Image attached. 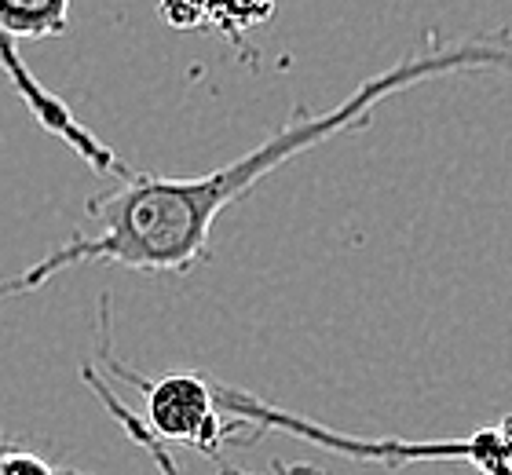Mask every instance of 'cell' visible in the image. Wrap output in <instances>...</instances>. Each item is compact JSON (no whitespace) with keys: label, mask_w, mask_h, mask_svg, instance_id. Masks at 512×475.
<instances>
[{"label":"cell","mask_w":512,"mask_h":475,"mask_svg":"<svg viewBox=\"0 0 512 475\" xmlns=\"http://www.w3.org/2000/svg\"><path fill=\"white\" fill-rule=\"evenodd\" d=\"M480 70L512 74L509 26L472 33V37H439L432 30L414 52H406L381 74L359 81V88L344 95L341 103L319 114L297 106L286 125H278L242 158L227 161L205 176L169 180V176H147L132 169L128 176H121V187L85 201V216L96 220V231H74L26 271L0 278V304L37 293L77 264H114L139 275H191L213 260V227L220 212L253 194L256 183L267 180L271 172L352 128H366L388 95H399L421 81L480 74Z\"/></svg>","instance_id":"cell-1"},{"label":"cell","mask_w":512,"mask_h":475,"mask_svg":"<svg viewBox=\"0 0 512 475\" xmlns=\"http://www.w3.org/2000/svg\"><path fill=\"white\" fill-rule=\"evenodd\" d=\"M99 362L107 366V373L121 377L125 384L143 395L147 417L143 424L150 435H158L165 446H191L209 461H224L227 443H246L253 439L246 421H238L216 402L213 380H205L202 373H169L161 380H150L143 373L128 370L125 362L114 355V318H110V293L99 296Z\"/></svg>","instance_id":"cell-2"},{"label":"cell","mask_w":512,"mask_h":475,"mask_svg":"<svg viewBox=\"0 0 512 475\" xmlns=\"http://www.w3.org/2000/svg\"><path fill=\"white\" fill-rule=\"evenodd\" d=\"M0 70L8 74L11 88L19 92L22 103L30 106V114L37 117V125H41L44 132H52L55 139H63L66 147L74 150L88 169L99 172V176H118V180L132 172L128 161H121L96 132H88V128L70 114V106L55 92H48V88L30 74V66L22 63V55L15 52V41H11L8 33H0Z\"/></svg>","instance_id":"cell-3"},{"label":"cell","mask_w":512,"mask_h":475,"mask_svg":"<svg viewBox=\"0 0 512 475\" xmlns=\"http://www.w3.org/2000/svg\"><path fill=\"white\" fill-rule=\"evenodd\" d=\"M81 380H85L88 388H92V395L103 402V410L118 421V428L125 432V439H132V443L150 457V465L158 468V475H183L180 465H176V457H172V446L161 443L158 435H150V428L143 424V417L128 410L125 402L114 395V388L99 377V370L92 366V362L81 366ZM220 475H249V472H238V468H231L227 461H220ZM271 475H326V472H322L319 465H311V461H293V465H289V461H271Z\"/></svg>","instance_id":"cell-4"},{"label":"cell","mask_w":512,"mask_h":475,"mask_svg":"<svg viewBox=\"0 0 512 475\" xmlns=\"http://www.w3.org/2000/svg\"><path fill=\"white\" fill-rule=\"evenodd\" d=\"M0 33L11 41H55L70 33V0H0Z\"/></svg>","instance_id":"cell-5"},{"label":"cell","mask_w":512,"mask_h":475,"mask_svg":"<svg viewBox=\"0 0 512 475\" xmlns=\"http://www.w3.org/2000/svg\"><path fill=\"white\" fill-rule=\"evenodd\" d=\"M275 0H213L209 30H220L227 41L242 44V33L271 19Z\"/></svg>","instance_id":"cell-6"},{"label":"cell","mask_w":512,"mask_h":475,"mask_svg":"<svg viewBox=\"0 0 512 475\" xmlns=\"http://www.w3.org/2000/svg\"><path fill=\"white\" fill-rule=\"evenodd\" d=\"M0 475H88V472L52 465V461H44L41 454L22 450V446L4 443V439H0Z\"/></svg>","instance_id":"cell-7"},{"label":"cell","mask_w":512,"mask_h":475,"mask_svg":"<svg viewBox=\"0 0 512 475\" xmlns=\"http://www.w3.org/2000/svg\"><path fill=\"white\" fill-rule=\"evenodd\" d=\"M158 11L176 30H209L213 0H158Z\"/></svg>","instance_id":"cell-8"}]
</instances>
